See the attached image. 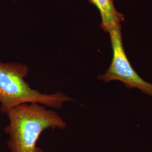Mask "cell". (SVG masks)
Instances as JSON below:
<instances>
[{"label":"cell","instance_id":"3","mask_svg":"<svg viewBox=\"0 0 152 152\" xmlns=\"http://www.w3.org/2000/svg\"><path fill=\"white\" fill-rule=\"evenodd\" d=\"M121 28V26H117L109 32L113 50L112 60L107 71L98 76V80L105 82L119 81L129 88H137L152 97V83L139 76L125 53Z\"/></svg>","mask_w":152,"mask_h":152},{"label":"cell","instance_id":"2","mask_svg":"<svg viewBox=\"0 0 152 152\" xmlns=\"http://www.w3.org/2000/svg\"><path fill=\"white\" fill-rule=\"evenodd\" d=\"M29 73L27 66L21 63L0 62V110L7 113L20 104L38 103L50 108H61L63 104L73 100L58 91L47 94L30 86L25 80Z\"/></svg>","mask_w":152,"mask_h":152},{"label":"cell","instance_id":"1","mask_svg":"<svg viewBox=\"0 0 152 152\" xmlns=\"http://www.w3.org/2000/svg\"><path fill=\"white\" fill-rule=\"evenodd\" d=\"M6 114L9 124L5 131L10 136L7 145L11 152H45L37 146L41 134L49 129L63 130L66 126L57 112L38 103L22 104Z\"/></svg>","mask_w":152,"mask_h":152},{"label":"cell","instance_id":"4","mask_svg":"<svg viewBox=\"0 0 152 152\" xmlns=\"http://www.w3.org/2000/svg\"><path fill=\"white\" fill-rule=\"evenodd\" d=\"M95 6L100 13L102 23L100 27L106 32H109L113 28L121 26L125 20L124 16L115 9L114 0H88Z\"/></svg>","mask_w":152,"mask_h":152},{"label":"cell","instance_id":"5","mask_svg":"<svg viewBox=\"0 0 152 152\" xmlns=\"http://www.w3.org/2000/svg\"></svg>","mask_w":152,"mask_h":152}]
</instances>
